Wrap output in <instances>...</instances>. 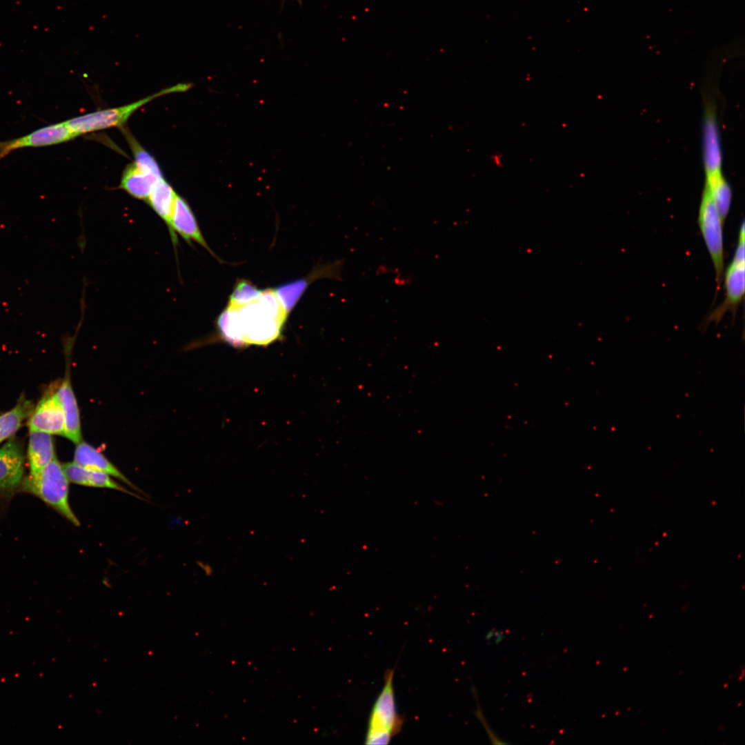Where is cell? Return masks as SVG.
<instances>
[{
  "instance_id": "obj_1",
  "label": "cell",
  "mask_w": 745,
  "mask_h": 745,
  "mask_svg": "<svg viewBox=\"0 0 745 745\" xmlns=\"http://www.w3.org/2000/svg\"><path fill=\"white\" fill-rule=\"evenodd\" d=\"M288 315L273 289L243 306L228 304L217 319L220 337L234 347L267 345L281 336Z\"/></svg>"
},
{
  "instance_id": "obj_2",
  "label": "cell",
  "mask_w": 745,
  "mask_h": 745,
  "mask_svg": "<svg viewBox=\"0 0 745 745\" xmlns=\"http://www.w3.org/2000/svg\"><path fill=\"white\" fill-rule=\"evenodd\" d=\"M21 487L41 499L73 525H80L69 504V480L56 456L39 473L26 477Z\"/></svg>"
},
{
  "instance_id": "obj_3",
  "label": "cell",
  "mask_w": 745,
  "mask_h": 745,
  "mask_svg": "<svg viewBox=\"0 0 745 745\" xmlns=\"http://www.w3.org/2000/svg\"><path fill=\"white\" fill-rule=\"evenodd\" d=\"M190 83H180L163 89L151 95L122 106L100 110L65 121L77 136L114 127H121L138 109L156 98L165 95L185 92Z\"/></svg>"
},
{
  "instance_id": "obj_4",
  "label": "cell",
  "mask_w": 745,
  "mask_h": 745,
  "mask_svg": "<svg viewBox=\"0 0 745 745\" xmlns=\"http://www.w3.org/2000/svg\"><path fill=\"white\" fill-rule=\"evenodd\" d=\"M393 677L394 669L388 670L384 686L370 713L366 744H387L402 728L403 719L395 703Z\"/></svg>"
},
{
  "instance_id": "obj_5",
  "label": "cell",
  "mask_w": 745,
  "mask_h": 745,
  "mask_svg": "<svg viewBox=\"0 0 745 745\" xmlns=\"http://www.w3.org/2000/svg\"><path fill=\"white\" fill-rule=\"evenodd\" d=\"M745 225L743 221L739 230L737 244L733 258L724 272L725 299L706 319V323L715 322L717 325L726 312L733 317L745 292Z\"/></svg>"
},
{
  "instance_id": "obj_6",
  "label": "cell",
  "mask_w": 745,
  "mask_h": 745,
  "mask_svg": "<svg viewBox=\"0 0 745 745\" xmlns=\"http://www.w3.org/2000/svg\"><path fill=\"white\" fill-rule=\"evenodd\" d=\"M697 221L713 264L718 292L724 272V223L706 186L702 195Z\"/></svg>"
},
{
  "instance_id": "obj_7",
  "label": "cell",
  "mask_w": 745,
  "mask_h": 745,
  "mask_svg": "<svg viewBox=\"0 0 745 745\" xmlns=\"http://www.w3.org/2000/svg\"><path fill=\"white\" fill-rule=\"evenodd\" d=\"M76 137L66 121L43 126L22 137L0 141V161L16 150L57 145Z\"/></svg>"
},
{
  "instance_id": "obj_8",
  "label": "cell",
  "mask_w": 745,
  "mask_h": 745,
  "mask_svg": "<svg viewBox=\"0 0 745 745\" xmlns=\"http://www.w3.org/2000/svg\"><path fill=\"white\" fill-rule=\"evenodd\" d=\"M342 261L320 265L305 277L281 284L273 289L284 312L288 316L309 285L315 280L328 277L338 279L341 277Z\"/></svg>"
},
{
  "instance_id": "obj_9",
  "label": "cell",
  "mask_w": 745,
  "mask_h": 745,
  "mask_svg": "<svg viewBox=\"0 0 745 745\" xmlns=\"http://www.w3.org/2000/svg\"><path fill=\"white\" fill-rule=\"evenodd\" d=\"M168 232L174 248L178 244L177 235H179L190 245L192 241L199 244L220 261L205 240L190 205L178 194L175 199Z\"/></svg>"
},
{
  "instance_id": "obj_10",
  "label": "cell",
  "mask_w": 745,
  "mask_h": 745,
  "mask_svg": "<svg viewBox=\"0 0 745 745\" xmlns=\"http://www.w3.org/2000/svg\"><path fill=\"white\" fill-rule=\"evenodd\" d=\"M30 430L47 433L50 435H64V413L56 391L44 395L29 417Z\"/></svg>"
},
{
  "instance_id": "obj_11",
  "label": "cell",
  "mask_w": 745,
  "mask_h": 745,
  "mask_svg": "<svg viewBox=\"0 0 745 745\" xmlns=\"http://www.w3.org/2000/svg\"><path fill=\"white\" fill-rule=\"evenodd\" d=\"M24 473V455L21 444L9 440L0 448V491L10 492L21 486Z\"/></svg>"
},
{
  "instance_id": "obj_12",
  "label": "cell",
  "mask_w": 745,
  "mask_h": 745,
  "mask_svg": "<svg viewBox=\"0 0 745 745\" xmlns=\"http://www.w3.org/2000/svg\"><path fill=\"white\" fill-rule=\"evenodd\" d=\"M74 462L86 468L106 473L143 494L102 453L84 441L77 444Z\"/></svg>"
},
{
  "instance_id": "obj_13",
  "label": "cell",
  "mask_w": 745,
  "mask_h": 745,
  "mask_svg": "<svg viewBox=\"0 0 745 745\" xmlns=\"http://www.w3.org/2000/svg\"><path fill=\"white\" fill-rule=\"evenodd\" d=\"M55 391L64 413L63 436L77 444L82 440L80 413L68 370L66 372L64 379Z\"/></svg>"
},
{
  "instance_id": "obj_14",
  "label": "cell",
  "mask_w": 745,
  "mask_h": 745,
  "mask_svg": "<svg viewBox=\"0 0 745 745\" xmlns=\"http://www.w3.org/2000/svg\"><path fill=\"white\" fill-rule=\"evenodd\" d=\"M163 178L143 170L133 161L123 170L119 188L133 198L146 201Z\"/></svg>"
},
{
  "instance_id": "obj_15",
  "label": "cell",
  "mask_w": 745,
  "mask_h": 745,
  "mask_svg": "<svg viewBox=\"0 0 745 745\" xmlns=\"http://www.w3.org/2000/svg\"><path fill=\"white\" fill-rule=\"evenodd\" d=\"M62 466L69 481L75 484L88 487L114 489L141 498L136 493L128 490L121 484L115 481L112 477L106 473L86 468L74 461L65 463Z\"/></svg>"
},
{
  "instance_id": "obj_16",
  "label": "cell",
  "mask_w": 745,
  "mask_h": 745,
  "mask_svg": "<svg viewBox=\"0 0 745 745\" xmlns=\"http://www.w3.org/2000/svg\"><path fill=\"white\" fill-rule=\"evenodd\" d=\"M54 444L50 434L30 430L28 459L30 475L39 473L55 457Z\"/></svg>"
},
{
  "instance_id": "obj_17",
  "label": "cell",
  "mask_w": 745,
  "mask_h": 745,
  "mask_svg": "<svg viewBox=\"0 0 745 745\" xmlns=\"http://www.w3.org/2000/svg\"><path fill=\"white\" fill-rule=\"evenodd\" d=\"M704 162L706 175L721 171L722 152L714 114L708 111L704 124Z\"/></svg>"
},
{
  "instance_id": "obj_18",
  "label": "cell",
  "mask_w": 745,
  "mask_h": 745,
  "mask_svg": "<svg viewBox=\"0 0 745 745\" xmlns=\"http://www.w3.org/2000/svg\"><path fill=\"white\" fill-rule=\"evenodd\" d=\"M177 195L173 188L163 177L156 184L145 201L164 222L168 231Z\"/></svg>"
},
{
  "instance_id": "obj_19",
  "label": "cell",
  "mask_w": 745,
  "mask_h": 745,
  "mask_svg": "<svg viewBox=\"0 0 745 745\" xmlns=\"http://www.w3.org/2000/svg\"><path fill=\"white\" fill-rule=\"evenodd\" d=\"M33 409V404L23 396L13 408L0 415V443L11 437L21 428Z\"/></svg>"
},
{
  "instance_id": "obj_20",
  "label": "cell",
  "mask_w": 745,
  "mask_h": 745,
  "mask_svg": "<svg viewBox=\"0 0 745 745\" xmlns=\"http://www.w3.org/2000/svg\"><path fill=\"white\" fill-rule=\"evenodd\" d=\"M705 186L709 190L723 223L730 210L732 192L722 172L706 175Z\"/></svg>"
},
{
  "instance_id": "obj_21",
  "label": "cell",
  "mask_w": 745,
  "mask_h": 745,
  "mask_svg": "<svg viewBox=\"0 0 745 745\" xmlns=\"http://www.w3.org/2000/svg\"><path fill=\"white\" fill-rule=\"evenodd\" d=\"M123 132L132 150L135 158L134 162L143 170L158 177H163L155 158L137 142L129 132L126 130Z\"/></svg>"
},
{
  "instance_id": "obj_22",
  "label": "cell",
  "mask_w": 745,
  "mask_h": 745,
  "mask_svg": "<svg viewBox=\"0 0 745 745\" xmlns=\"http://www.w3.org/2000/svg\"><path fill=\"white\" fill-rule=\"evenodd\" d=\"M263 290L244 279L239 280L230 295L228 304L243 306L257 300Z\"/></svg>"
}]
</instances>
